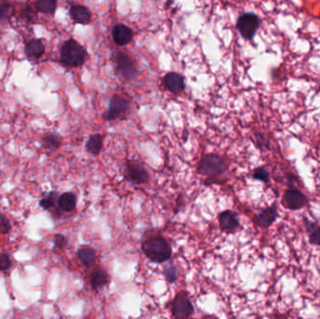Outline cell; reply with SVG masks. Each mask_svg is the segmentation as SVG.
<instances>
[{
  "label": "cell",
  "instance_id": "obj_1",
  "mask_svg": "<svg viewBox=\"0 0 320 319\" xmlns=\"http://www.w3.org/2000/svg\"><path fill=\"white\" fill-rule=\"evenodd\" d=\"M142 250L150 261L161 264L167 262L172 256V245L158 233H146L142 241Z\"/></svg>",
  "mask_w": 320,
  "mask_h": 319
},
{
  "label": "cell",
  "instance_id": "obj_2",
  "mask_svg": "<svg viewBox=\"0 0 320 319\" xmlns=\"http://www.w3.org/2000/svg\"><path fill=\"white\" fill-rule=\"evenodd\" d=\"M86 49L75 40L64 42L60 50V61L68 68H77L86 62Z\"/></svg>",
  "mask_w": 320,
  "mask_h": 319
},
{
  "label": "cell",
  "instance_id": "obj_3",
  "mask_svg": "<svg viewBox=\"0 0 320 319\" xmlns=\"http://www.w3.org/2000/svg\"><path fill=\"white\" fill-rule=\"evenodd\" d=\"M228 170V164L222 156L218 154L204 155L199 163L198 171L201 174L211 178H217L224 174Z\"/></svg>",
  "mask_w": 320,
  "mask_h": 319
},
{
  "label": "cell",
  "instance_id": "obj_4",
  "mask_svg": "<svg viewBox=\"0 0 320 319\" xmlns=\"http://www.w3.org/2000/svg\"><path fill=\"white\" fill-rule=\"evenodd\" d=\"M171 307L174 319L190 318V316L195 313L193 303L190 301L189 294L183 290L178 292L176 296L174 297Z\"/></svg>",
  "mask_w": 320,
  "mask_h": 319
},
{
  "label": "cell",
  "instance_id": "obj_5",
  "mask_svg": "<svg viewBox=\"0 0 320 319\" xmlns=\"http://www.w3.org/2000/svg\"><path fill=\"white\" fill-rule=\"evenodd\" d=\"M131 107V103L126 97L120 95H115L110 100L109 109L102 115L103 119L106 121H114L121 119L128 114Z\"/></svg>",
  "mask_w": 320,
  "mask_h": 319
},
{
  "label": "cell",
  "instance_id": "obj_6",
  "mask_svg": "<svg viewBox=\"0 0 320 319\" xmlns=\"http://www.w3.org/2000/svg\"><path fill=\"white\" fill-rule=\"evenodd\" d=\"M260 21L259 18L254 12H246L242 14L237 21V29L240 32L241 36L246 40L254 39L259 28Z\"/></svg>",
  "mask_w": 320,
  "mask_h": 319
},
{
  "label": "cell",
  "instance_id": "obj_7",
  "mask_svg": "<svg viewBox=\"0 0 320 319\" xmlns=\"http://www.w3.org/2000/svg\"><path fill=\"white\" fill-rule=\"evenodd\" d=\"M124 178L126 181L134 184H143L148 182L150 175L147 170L142 164L130 161L125 168Z\"/></svg>",
  "mask_w": 320,
  "mask_h": 319
},
{
  "label": "cell",
  "instance_id": "obj_8",
  "mask_svg": "<svg viewBox=\"0 0 320 319\" xmlns=\"http://www.w3.org/2000/svg\"><path fill=\"white\" fill-rule=\"evenodd\" d=\"M117 69L126 80H132L137 75V66L132 60L131 57L123 51L116 55Z\"/></svg>",
  "mask_w": 320,
  "mask_h": 319
},
{
  "label": "cell",
  "instance_id": "obj_9",
  "mask_svg": "<svg viewBox=\"0 0 320 319\" xmlns=\"http://www.w3.org/2000/svg\"><path fill=\"white\" fill-rule=\"evenodd\" d=\"M218 222L221 230L226 233H235L241 227L237 214L231 210L221 211L218 216Z\"/></svg>",
  "mask_w": 320,
  "mask_h": 319
},
{
  "label": "cell",
  "instance_id": "obj_10",
  "mask_svg": "<svg viewBox=\"0 0 320 319\" xmlns=\"http://www.w3.org/2000/svg\"><path fill=\"white\" fill-rule=\"evenodd\" d=\"M284 202L288 209L299 210L305 206L307 202V198L300 190L290 188L287 189L284 195Z\"/></svg>",
  "mask_w": 320,
  "mask_h": 319
},
{
  "label": "cell",
  "instance_id": "obj_11",
  "mask_svg": "<svg viewBox=\"0 0 320 319\" xmlns=\"http://www.w3.org/2000/svg\"><path fill=\"white\" fill-rule=\"evenodd\" d=\"M113 38L117 45L125 46L128 44L133 39V31L125 24H116L113 29Z\"/></svg>",
  "mask_w": 320,
  "mask_h": 319
},
{
  "label": "cell",
  "instance_id": "obj_12",
  "mask_svg": "<svg viewBox=\"0 0 320 319\" xmlns=\"http://www.w3.org/2000/svg\"><path fill=\"white\" fill-rule=\"evenodd\" d=\"M163 82L168 90H170L173 94H180L184 89V79L182 75L177 72L167 73Z\"/></svg>",
  "mask_w": 320,
  "mask_h": 319
},
{
  "label": "cell",
  "instance_id": "obj_13",
  "mask_svg": "<svg viewBox=\"0 0 320 319\" xmlns=\"http://www.w3.org/2000/svg\"><path fill=\"white\" fill-rule=\"evenodd\" d=\"M278 211L275 206L267 207L257 215V222L259 227L268 228L276 221L278 218Z\"/></svg>",
  "mask_w": 320,
  "mask_h": 319
},
{
  "label": "cell",
  "instance_id": "obj_14",
  "mask_svg": "<svg viewBox=\"0 0 320 319\" xmlns=\"http://www.w3.org/2000/svg\"><path fill=\"white\" fill-rule=\"evenodd\" d=\"M110 275L106 270L102 268L94 269L90 274V285L94 290L103 288L110 283Z\"/></svg>",
  "mask_w": 320,
  "mask_h": 319
},
{
  "label": "cell",
  "instance_id": "obj_15",
  "mask_svg": "<svg viewBox=\"0 0 320 319\" xmlns=\"http://www.w3.org/2000/svg\"><path fill=\"white\" fill-rule=\"evenodd\" d=\"M69 15L72 21L76 23L86 24L91 21V12L88 10V8L82 5H73L70 7Z\"/></svg>",
  "mask_w": 320,
  "mask_h": 319
},
{
  "label": "cell",
  "instance_id": "obj_16",
  "mask_svg": "<svg viewBox=\"0 0 320 319\" xmlns=\"http://www.w3.org/2000/svg\"><path fill=\"white\" fill-rule=\"evenodd\" d=\"M25 55L29 59H39L45 52V47L40 40H31L25 45Z\"/></svg>",
  "mask_w": 320,
  "mask_h": 319
},
{
  "label": "cell",
  "instance_id": "obj_17",
  "mask_svg": "<svg viewBox=\"0 0 320 319\" xmlns=\"http://www.w3.org/2000/svg\"><path fill=\"white\" fill-rule=\"evenodd\" d=\"M58 208L61 211L69 212L72 211L77 205V198L71 192H66L59 196L58 201Z\"/></svg>",
  "mask_w": 320,
  "mask_h": 319
},
{
  "label": "cell",
  "instance_id": "obj_18",
  "mask_svg": "<svg viewBox=\"0 0 320 319\" xmlns=\"http://www.w3.org/2000/svg\"><path fill=\"white\" fill-rule=\"evenodd\" d=\"M77 257L80 259L81 262L84 266L90 267L92 266L97 258L96 251L89 246H83L79 250L77 251Z\"/></svg>",
  "mask_w": 320,
  "mask_h": 319
},
{
  "label": "cell",
  "instance_id": "obj_19",
  "mask_svg": "<svg viewBox=\"0 0 320 319\" xmlns=\"http://www.w3.org/2000/svg\"><path fill=\"white\" fill-rule=\"evenodd\" d=\"M103 148V136L100 134L91 135L86 144V150L89 154L98 155Z\"/></svg>",
  "mask_w": 320,
  "mask_h": 319
},
{
  "label": "cell",
  "instance_id": "obj_20",
  "mask_svg": "<svg viewBox=\"0 0 320 319\" xmlns=\"http://www.w3.org/2000/svg\"><path fill=\"white\" fill-rule=\"evenodd\" d=\"M62 143V138L57 133H46L42 137V145L48 150H57Z\"/></svg>",
  "mask_w": 320,
  "mask_h": 319
},
{
  "label": "cell",
  "instance_id": "obj_21",
  "mask_svg": "<svg viewBox=\"0 0 320 319\" xmlns=\"http://www.w3.org/2000/svg\"><path fill=\"white\" fill-rule=\"evenodd\" d=\"M57 1L55 0H40L35 3L36 11L46 14H54L57 9Z\"/></svg>",
  "mask_w": 320,
  "mask_h": 319
},
{
  "label": "cell",
  "instance_id": "obj_22",
  "mask_svg": "<svg viewBox=\"0 0 320 319\" xmlns=\"http://www.w3.org/2000/svg\"><path fill=\"white\" fill-rule=\"evenodd\" d=\"M58 198L57 192H51L50 194L48 195V197L43 198L42 200H40V207L43 208L44 210H51V208H54L56 206V203H58Z\"/></svg>",
  "mask_w": 320,
  "mask_h": 319
},
{
  "label": "cell",
  "instance_id": "obj_23",
  "mask_svg": "<svg viewBox=\"0 0 320 319\" xmlns=\"http://www.w3.org/2000/svg\"><path fill=\"white\" fill-rule=\"evenodd\" d=\"M165 279L169 284H174L178 278V270L175 265L166 266L163 271Z\"/></svg>",
  "mask_w": 320,
  "mask_h": 319
},
{
  "label": "cell",
  "instance_id": "obj_24",
  "mask_svg": "<svg viewBox=\"0 0 320 319\" xmlns=\"http://www.w3.org/2000/svg\"><path fill=\"white\" fill-rule=\"evenodd\" d=\"M253 178L257 181H261V182H269V172L264 167H258L254 171Z\"/></svg>",
  "mask_w": 320,
  "mask_h": 319
},
{
  "label": "cell",
  "instance_id": "obj_25",
  "mask_svg": "<svg viewBox=\"0 0 320 319\" xmlns=\"http://www.w3.org/2000/svg\"><path fill=\"white\" fill-rule=\"evenodd\" d=\"M13 14V8L9 3L0 4V20H8Z\"/></svg>",
  "mask_w": 320,
  "mask_h": 319
},
{
  "label": "cell",
  "instance_id": "obj_26",
  "mask_svg": "<svg viewBox=\"0 0 320 319\" xmlns=\"http://www.w3.org/2000/svg\"><path fill=\"white\" fill-rule=\"evenodd\" d=\"M11 229H12V226L9 219L4 215L0 214V234L1 235L8 234L11 231Z\"/></svg>",
  "mask_w": 320,
  "mask_h": 319
},
{
  "label": "cell",
  "instance_id": "obj_27",
  "mask_svg": "<svg viewBox=\"0 0 320 319\" xmlns=\"http://www.w3.org/2000/svg\"><path fill=\"white\" fill-rule=\"evenodd\" d=\"M309 242L313 245L320 246V226L317 225L313 231L310 232L309 236Z\"/></svg>",
  "mask_w": 320,
  "mask_h": 319
},
{
  "label": "cell",
  "instance_id": "obj_28",
  "mask_svg": "<svg viewBox=\"0 0 320 319\" xmlns=\"http://www.w3.org/2000/svg\"><path fill=\"white\" fill-rule=\"evenodd\" d=\"M12 266L11 258L7 254H0V272H6Z\"/></svg>",
  "mask_w": 320,
  "mask_h": 319
},
{
  "label": "cell",
  "instance_id": "obj_29",
  "mask_svg": "<svg viewBox=\"0 0 320 319\" xmlns=\"http://www.w3.org/2000/svg\"><path fill=\"white\" fill-rule=\"evenodd\" d=\"M21 17H23L29 22H35L37 19L36 12L32 9V7H26L21 13Z\"/></svg>",
  "mask_w": 320,
  "mask_h": 319
},
{
  "label": "cell",
  "instance_id": "obj_30",
  "mask_svg": "<svg viewBox=\"0 0 320 319\" xmlns=\"http://www.w3.org/2000/svg\"><path fill=\"white\" fill-rule=\"evenodd\" d=\"M68 245V239L63 234L58 233L55 235V246L58 249H64Z\"/></svg>",
  "mask_w": 320,
  "mask_h": 319
},
{
  "label": "cell",
  "instance_id": "obj_31",
  "mask_svg": "<svg viewBox=\"0 0 320 319\" xmlns=\"http://www.w3.org/2000/svg\"><path fill=\"white\" fill-rule=\"evenodd\" d=\"M202 319H219L218 316H216L215 314H208V315H205V316H203Z\"/></svg>",
  "mask_w": 320,
  "mask_h": 319
},
{
  "label": "cell",
  "instance_id": "obj_32",
  "mask_svg": "<svg viewBox=\"0 0 320 319\" xmlns=\"http://www.w3.org/2000/svg\"><path fill=\"white\" fill-rule=\"evenodd\" d=\"M188 319H196V318H188Z\"/></svg>",
  "mask_w": 320,
  "mask_h": 319
}]
</instances>
